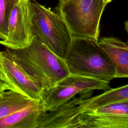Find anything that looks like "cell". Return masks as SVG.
I'll return each mask as SVG.
<instances>
[{
  "label": "cell",
  "instance_id": "1",
  "mask_svg": "<svg viewBox=\"0 0 128 128\" xmlns=\"http://www.w3.org/2000/svg\"><path fill=\"white\" fill-rule=\"evenodd\" d=\"M6 50L44 92L70 74L64 59L34 36L24 48Z\"/></svg>",
  "mask_w": 128,
  "mask_h": 128
},
{
  "label": "cell",
  "instance_id": "12",
  "mask_svg": "<svg viewBox=\"0 0 128 128\" xmlns=\"http://www.w3.org/2000/svg\"><path fill=\"white\" fill-rule=\"evenodd\" d=\"M32 100L14 90H4L0 94V119L24 108Z\"/></svg>",
  "mask_w": 128,
  "mask_h": 128
},
{
  "label": "cell",
  "instance_id": "18",
  "mask_svg": "<svg viewBox=\"0 0 128 128\" xmlns=\"http://www.w3.org/2000/svg\"><path fill=\"white\" fill-rule=\"evenodd\" d=\"M112 0H104V2H105V4H107L108 3H109V2H110L111 1H112Z\"/></svg>",
  "mask_w": 128,
  "mask_h": 128
},
{
  "label": "cell",
  "instance_id": "15",
  "mask_svg": "<svg viewBox=\"0 0 128 128\" xmlns=\"http://www.w3.org/2000/svg\"><path fill=\"white\" fill-rule=\"evenodd\" d=\"M0 80H2V81L5 82V81H4V77H3L2 74V73L1 71H0Z\"/></svg>",
  "mask_w": 128,
  "mask_h": 128
},
{
  "label": "cell",
  "instance_id": "7",
  "mask_svg": "<svg viewBox=\"0 0 128 128\" xmlns=\"http://www.w3.org/2000/svg\"><path fill=\"white\" fill-rule=\"evenodd\" d=\"M128 128V101L108 104L79 114L68 128Z\"/></svg>",
  "mask_w": 128,
  "mask_h": 128
},
{
  "label": "cell",
  "instance_id": "2",
  "mask_svg": "<svg viewBox=\"0 0 128 128\" xmlns=\"http://www.w3.org/2000/svg\"><path fill=\"white\" fill-rule=\"evenodd\" d=\"M64 60L70 74L110 82L115 68L95 39L72 36Z\"/></svg>",
  "mask_w": 128,
  "mask_h": 128
},
{
  "label": "cell",
  "instance_id": "16",
  "mask_svg": "<svg viewBox=\"0 0 128 128\" xmlns=\"http://www.w3.org/2000/svg\"><path fill=\"white\" fill-rule=\"evenodd\" d=\"M70 0H59V3H64Z\"/></svg>",
  "mask_w": 128,
  "mask_h": 128
},
{
  "label": "cell",
  "instance_id": "8",
  "mask_svg": "<svg viewBox=\"0 0 128 128\" xmlns=\"http://www.w3.org/2000/svg\"><path fill=\"white\" fill-rule=\"evenodd\" d=\"M30 0H20L10 14L8 23V34L0 44L11 49L22 48L32 42L31 16Z\"/></svg>",
  "mask_w": 128,
  "mask_h": 128
},
{
  "label": "cell",
  "instance_id": "13",
  "mask_svg": "<svg viewBox=\"0 0 128 128\" xmlns=\"http://www.w3.org/2000/svg\"><path fill=\"white\" fill-rule=\"evenodd\" d=\"M20 0H0V39L4 40L8 34L10 14L14 5Z\"/></svg>",
  "mask_w": 128,
  "mask_h": 128
},
{
  "label": "cell",
  "instance_id": "3",
  "mask_svg": "<svg viewBox=\"0 0 128 128\" xmlns=\"http://www.w3.org/2000/svg\"><path fill=\"white\" fill-rule=\"evenodd\" d=\"M92 92L81 93L54 110L46 112L40 118L38 128H68L79 114L115 102L128 101V85L112 88L90 96Z\"/></svg>",
  "mask_w": 128,
  "mask_h": 128
},
{
  "label": "cell",
  "instance_id": "17",
  "mask_svg": "<svg viewBox=\"0 0 128 128\" xmlns=\"http://www.w3.org/2000/svg\"><path fill=\"white\" fill-rule=\"evenodd\" d=\"M125 28H126V32H128V21H126L125 22Z\"/></svg>",
  "mask_w": 128,
  "mask_h": 128
},
{
  "label": "cell",
  "instance_id": "4",
  "mask_svg": "<svg viewBox=\"0 0 128 128\" xmlns=\"http://www.w3.org/2000/svg\"><path fill=\"white\" fill-rule=\"evenodd\" d=\"M29 7L32 37L64 59L72 36L62 16L36 0H29Z\"/></svg>",
  "mask_w": 128,
  "mask_h": 128
},
{
  "label": "cell",
  "instance_id": "14",
  "mask_svg": "<svg viewBox=\"0 0 128 128\" xmlns=\"http://www.w3.org/2000/svg\"><path fill=\"white\" fill-rule=\"evenodd\" d=\"M0 88H4L6 90H10V87L5 82L2 81V80H0Z\"/></svg>",
  "mask_w": 128,
  "mask_h": 128
},
{
  "label": "cell",
  "instance_id": "19",
  "mask_svg": "<svg viewBox=\"0 0 128 128\" xmlns=\"http://www.w3.org/2000/svg\"><path fill=\"white\" fill-rule=\"evenodd\" d=\"M4 90H6L5 88H0V94L2 92H4Z\"/></svg>",
  "mask_w": 128,
  "mask_h": 128
},
{
  "label": "cell",
  "instance_id": "5",
  "mask_svg": "<svg viewBox=\"0 0 128 128\" xmlns=\"http://www.w3.org/2000/svg\"><path fill=\"white\" fill-rule=\"evenodd\" d=\"M106 4L104 0H70L59 3L58 12L72 36L98 40L100 24Z\"/></svg>",
  "mask_w": 128,
  "mask_h": 128
},
{
  "label": "cell",
  "instance_id": "6",
  "mask_svg": "<svg viewBox=\"0 0 128 128\" xmlns=\"http://www.w3.org/2000/svg\"><path fill=\"white\" fill-rule=\"evenodd\" d=\"M110 88V82L69 74L44 92L41 103L44 110L48 112L54 110L78 94L94 90L105 92Z\"/></svg>",
  "mask_w": 128,
  "mask_h": 128
},
{
  "label": "cell",
  "instance_id": "11",
  "mask_svg": "<svg viewBox=\"0 0 128 128\" xmlns=\"http://www.w3.org/2000/svg\"><path fill=\"white\" fill-rule=\"evenodd\" d=\"M98 42L112 62L116 78L128 76V45L121 40L113 36L103 37Z\"/></svg>",
  "mask_w": 128,
  "mask_h": 128
},
{
  "label": "cell",
  "instance_id": "10",
  "mask_svg": "<svg viewBox=\"0 0 128 128\" xmlns=\"http://www.w3.org/2000/svg\"><path fill=\"white\" fill-rule=\"evenodd\" d=\"M46 112L41 101L32 100L24 108L0 119V128H38L40 116Z\"/></svg>",
  "mask_w": 128,
  "mask_h": 128
},
{
  "label": "cell",
  "instance_id": "9",
  "mask_svg": "<svg viewBox=\"0 0 128 128\" xmlns=\"http://www.w3.org/2000/svg\"><path fill=\"white\" fill-rule=\"evenodd\" d=\"M0 70L11 90L41 101L44 92L5 50L0 52Z\"/></svg>",
  "mask_w": 128,
  "mask_h": 128
}]
</instances>
